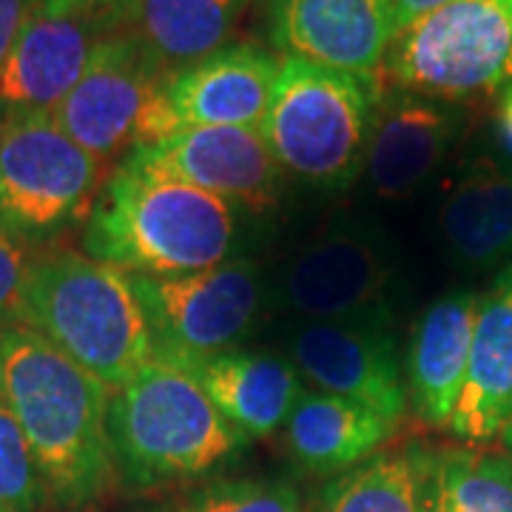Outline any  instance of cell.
Listing matches in <instances>:
<instances>
[{
    "label": "cell",
    "mask_w": 512,
    "mask_h": 512,
    "mask_svg": "<svg viewBox=\"0 0 512 512\" xmlns=\"http://www.w3.org/2000/svg\"><path fill=\"white\" fill-rule=\"evenodd\" d=\"M461 111L453 103L407 92L379 94L365 171L384 200H407L427 183L461 134Z\"/></svg>",
    "instance_id": "14"
},
{
    "label": "cell",
    "mask_w": 512,
    "mask_h": 512,
    "mask_svg": "<svg viewBox=\"0 0 512 512\" xmlns=\"http://www.w3.org/2000/svg\"><path fill=\"white\" fill-rule=\"evenodd\" d=\"M433 512H512V458L476 450H433Z\"/></svg>",
    "instance_id": "24"
},
{
    "label": "cell",
    "mask_w": 512,
    "mask_h": 512,
    "mask_svg": "<svg viewBox=\"0 0 512 512\" xmlns=\"http://www.w3.org/2000/svg\"><path fill=\"white\" fill-rule=\"evenodd\" d=\"M393 430L396 424L365 404L328 393H302L285 421V441L305 470L325 476L362 464Z\"/></svg>",
    "instance_id": "22"
},
{
    "label": "cell",
    "mask_w": 512,
    "mask_h": 512,
    "mask_svg": "<svg viewBox=\"0 0 512 512\" xmlns=\"http://www.w3.org/2000/svg\"><path fill=\"white\" fill-rule=\"evenodd\" d=\"M26 268H29V259H26L23 245L0 231V328L18 322Z\"/></svg>",
    "instance_id": "27"
},
{
    "label": "cell",
    "mask_w": 512,
    "mask_h": 512,
    "mask_svg": "<svg viewBox=\"0 0 512 512\" xmlns=\"http://www.w3.org/2000/svg\"><path fill=\"white\" fill-rule=\"evenodd\" d=\"M245 439L188 370L160 356L111 393V458L128 490L208 476L237 458Z\"/></svg>",
    "instance_id": "3"
},
{
    "label": "cell",
    "mask_w": 512,
    "mask_h": 512,
    "mask_svg": "<svg viewBox=\"0 0 512 512\" xmlns=\"http://www.w3.org/2000/svg\"><path fill=\"white\" fill-rule=\"evenodd\" d=\"M441 231L464 265L495 268L512 259V168L495 160L467 165L441 205Z\"/></svg>",
    "instance_id": "21"
},
{
    "label": "cell",
    "mask_w": 512,
    "mask_h": 512,
    "mask_svg": "<svg viewBox=\"0 0 512 512\" xmlns=\"http://www.w3.org/2000/svg\"><path fill=\"white\" fill-rule=\"evenodd\" d=\"M0 393L23 427L46 495L63 510L97 504L117 478L111 390L26 325L0 328Z\"/></svg>",
    "instance_id": "1"
},
{
    "label": "cell",
    "mask_w": 512,
    "mask_h": 512,
    "mask_svg": "<svg viewBox=\"0 0 512 512\" xmlns=\"http://www.w3.org/2000/svg\"><path fill=\"white\" fill-rule=\"evenodd\" d=\"M433 450L402 447L373 453L322 493V512H427Z\"/></svg>",
    "instance_id": "23"
},
{
    "label": "cell",
    "mask_w": 512,
    "mask_h": 512,
    "mask_svg": "<svg viewBox=\"0 0 512 512\" xmlns=\"http://www.w3.org/2000/svg\"><path fill=\"white\" fill-rule=\"evenodd\" d=\"M248 0H137L114 32L137 40L165 74L225 49Z\"/></svg>",
    "instance_id": "20"
},
{
    "label": "cell",
    "mask_w": 512,
    "mask_h": 512,
    "mask_svg": "<svg viewBox=\"0 0 512 512\" xmlns=\"http://www.w3.org/2000/svg\"><path fill=\"white\" fill-rule=\"evenodd\" d=\"M26 18H29V0H0V66L12 52Z\"/></svg>",
    "instance_id": "30"
},
{
    "label": "cell",
    "mask_w": 512,
    "mask_h": 512,
    "mask_svg": "<svg viewBox=\"0 0 512 512\" xmlns=\"http://www.w3.org/2000/svg\"><path fill=\"white\" fill-rule=\"evenodd\" d=\"M165 77L126 32L97 40L89 66L52 111L57 126L100 163L177 134L165 106Z\"/></svg>",
    "instance_id": "8"
},
{
    "label": "cell",
    "mask_w": 512,
    "mask_h": 512,
    "mask_svg": "<svg viewBox=\"0 0 512 512\" xmlns=\"http://www.w3.org/2000/svg\"><path fill=\"white\" fill-rule=\"evenodd\" d=\"M157 512H302L299 495L279 481L220 478L171 498Z\"/></svg>",
    "instance_id": "25"
},
{
    "label": "cell",
    "mask_w": 512,
    "mask_h": 512,
    "mask_svg": "<svg viewBox=\"0 0 512 512\" xmlns=\"http://www.w3.org/2000/svg\"><path fill=\"white\" fill-rule=\"evenodd\" d=\"M501 439H504V447L512 453V421L507 424V430H504V436H501Z\"/></svg>",
    "instance_id": "32"
},
{
    "label": "cell",
    "mask_w": 512,
    "mask_h": 512,
    "mask_svg": "<svg viewBox=\"0 0 512 512\" xmlns=\"http://www.w3.org/2000/svg\"><path fill=\"white\" fill-rule=\"evenodd\" d=\"M387 83L461 103L512 89V0H450L390 43Z\"/></svg>",
    "instance_id": "7"
},
{
    "label": "cell",
    "mask_w": 512,
    "mask_h": 512,
    "mask_svg": "<svg viewBox=\"0 0 512 512\" xmlns=\"http://www.w3.org/2000/svg\"><path fill=\"white\" fill-rule=\"evenodd\" d=\"M134 3L137 0H29V9L43 15L94 20L103 32H114Z\"/></svg>",
    "instance_id": "28"
},
{
    "label": "cell",
    "mask_w": 512,
    "mask_h": 512,
    "mask_svg": "<svg viewBox=\"0 0 512 512\" xmlns=\"http://www.w3.org/2000/svg\"><path fill=\"white\" fill-rule=\"evenodd\" d=\"M390 265L365 234L325 231L311 237L285 265L276 302L308 322L382 325L387 316Z\"/></svg>",
    "instance_id": "10"
},
{
    "label": "cell",
    "mask_w": 512,
    "mask_h": 512,
    "mask_svg": "<svg viewBox=\"0 0 512 512\" xmlns=\"http://www.w3.org/2000/svg\"><path fill=\"white\" fill-rule=\"evenodd\" d=\"M154 356L188 359L239 348L262 311V271L254 259H228L183 276L128 274Z\"/></svg>",
    "instance_id": "9"
},
{
    "label": "cell",
    "mask_w": 512,
    "mask_h": 512,
    "mask_svg": "<svg viewBox=\"0 0 512 512\" xmlns=\"http://www.w3.org/2000/svg\"><path fill=\"white\" fill-rule=\"evenodd\" d=\"M126 157L251 214L274 211L285 188V171L262 131L251 126L183 128L157 146L137 148Z\"/></svg>",
    "instance_id": "11"
},
{
    "label": "cell",
    "mask_w": 512,
    "mask_h": 512,
    "mask_svg": "<svg viewBox=\"0 0 512 512\" xmlns=\"http://www.w3.org/2000/svg\"><path fill=\"white\" fill-rule=\"evenodd\" d=\"M103 163L57 126L52 111L0 117V231L18 245H46L89 220Z\"/></svg>",
    "instance_id": "6"
},
{
    "label": "cell",
    "mask_w": 512,
    "mask_h": 512,
    "mask_svg": "<svg viewBox=\"0 0 512 512\" xmlns=\"http://www.w3.org/2000/svg\"><path fill=\"white\" fill-rule=\"evenodd\" d=\"M495 126H498V137H501V146L507 148V154L512 157V89L501 94V103H498V117H495Z\"/></svg>",
    "instance_id": "31"
},
{
    "label": "cell",
    "mask_w": 512,
    "mask_h": 512,
    "mask_svg": "<svg viewBox=\"0 0 512 512\" xmlns=\"http://www.w3.org/2000/svg\"><path fill=\"white\" fill-rule=\"evenodd\" d=\"M43 495L29 441L0 393V512H37Z\"/></svg>",
    "instance_id": "26"
},
{
    "label": "cell",
    "mask_w": 512,
    "mask_h": 512,
    "mask_svg": "<svg viewBox=\"0 0 512 512\" xmlns=\"http://www.w3.org/2000/svg\"><path fill=\"white\" fill-rule=\"evenodd\" d=\"M276 49L373 77L393 43L384 0H265Z\"/></svg>",
    "instance_id": "13"
},
{
    "label": "cell",
    "mask_w": 512,
    "mask_h": 512,
    "mask_svg": "<svg viewBox=\"0 0 512 512\" xmlns=\"http://www.w3.org/2000/svg\"><path fill=\"white\" fill-rule=\"evenodd\" d=\"M387 3V18H390V29H393V40L402 35L404 29H410L416 20L424 15L436 12L439 6L450 3V0H384Z\"/></svg>",
    "instance_id": "29"
},
{
    "label": "cell",
    "mask_w": 512,
    "mask_h": 512,
    "mask_svg": "<svg viewBox=\"0 0 512 512\" xmlns=\"http://www.w3.org/2000/svg\"><path fill=\"white\" fill-rule=\"evenodd\" d=\"M103 32L94 20L32 12L0 66V111H55L83 77Z\"/></svg>",
    "instance_id": "16"
},
{
    "label": "cell",
    "mask_w": 512,
    "mask_h": 512,
    "mask_svg": "<svg viewBox=\"0 0 512 512\" xmlns=\"http://www.w3.org/2000/svg\"><path fill=\"white\" fill-rule=\"evenodd\" d=\"M478 296L450 291L436 299L413 328L407 348V402L427 427H447L467 376Z\"/></svg>",
    "instance_id": "19"
},
{
    "label": "cell",
    "mask_w": 512,
    "mask_h": 512,
    "mask_svg": "<svg viewBox=\"0 0 512 512\" xmlns=\"http://www.w3.org/2000/svg\"><path fill=\"white\" fill-rule=\"evenodd\" d=\"M18 325L49 339L111 393L154 359L128 274L86 254L55 251L29 259Z\"/></svg>",
    "instance_id": "4"
},
{
    "label": "cell",
    "mask_w": 512,
    "mask_h": 512,
    "mask_svg": "<svg viewBox=\"0 0 512 512\" xmlns=\"http://www.w3.org/2000/svg\"><path fill=\"white\" fill-rule=\"evenodd\" d=\"M168 362L188 370L242 436L262 439L276 433L302 399L299 373L279 353L234 348Z\"/></svg>",
    "instance_id": "17"
},
{
    "label": "cell",
    "mask_w": 512,
    "mask_h": 512,
    "mask_svg": "<svg viewBox=\"0 0 512 512\" xmlns=\"http://www.w3.org/2000/svg\"><path fill=\"white\" fill-rule=\"evenodd\" d=\"M239 208L123 157L83 225L86 256L134 276L217 268L237 251Z\"/></svg>",
    "instance_id": "2"
},
{
    "label": "cell",
    "mask_w": 512,
    "mask_h": 512,
    "mask_svg": "<svg viewBox=\"0 0 512 512\" xmlns=\"http://www.w3.org/2000/svg\"><path fill=\"white\" fill-rule=\"evenodd\" d=\"M376 103L373 77L282 57L259 131L285 174L336 194L365 168Z\"/></svg>",
    "instance_id": "5"
},
{
    "label": "cell",
    "mask_w": 512,
    "mask_h": 512,
    "mask_svg": "<svg viewBox=\"0 0 512 512\" xmlns=\"http://www.w3.org/2000/svg\"><path fill=\"white\" fill-rule=\"evenodd\" d=\"M288 359L322 393L365 404L390 424L404 419L402 365L382 325L308 322L288 336Z\"/></svg>",
    "instance_id": "12"
},
{
    "label": "cell",
    "mask_w": 512,
    "mask_h": 512,
    "mask_svg": "<svg viewBox=\"0 0 512 512\" xmlns=\"http://www.w3.org/2000/svg\"><path fill=\"white\" fill-rule=\"evenodd\" d=\"M279 63L271 52L237 43L185 66L165 83L177 131L200 126L259 128L271 106Z\"/></svg>",
    "instance_id": "15"
},
{
    "label": "cell",
    "mask_w": 512,
    "mask_h": 512,
    "mask_svg": "<svg viewBox=\"0 0 512 512\" xmlns=\"http://www.w3.org/2000/svg\"><path fill=\"white\" fill-rule=\"evenodd\" d=\"M512 421V271L478 296L467 376L450 419V433L467 444L504 436Z\"/></svg>",
    "instance_id": "18"
}]
</instances>
